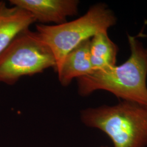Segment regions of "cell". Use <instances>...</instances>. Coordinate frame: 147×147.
Instances as JSON below:
<instances>
[{"label":"cell","instance_id":"1","mask_svg":"<svg viewBox=\"0 0 147 147\" xmlns=\"http://www.w3.org/2000/svg\"><path fill=\"white\" fill-rule=\"evenodd\" d=\"M128 41L131 54L127 61L77 79L79 94L104 90L122 100L147 105V49L136 37L128 36Z\"/></svg>","mask_w":147,"mask_h":147},{"label":"cell","instance_id":"2","mask_svg":"<svg viewBox=\"0 0 147 147\" xmlns=\"http://www.w3.org/2000/svg\"><path fill=\"white\" fill-rule=\"evenodd\" d=\"M81 120L105 133L115 147H147V105L122 100L83 111Z\"/></svg>","mask_w":147,"mask_h":147},{"label":"cell","instance_id":"3","mask_svg":"<svg viewBox=\"0 0 147 147\" xmlns=\"http://www.w3.org/2000/svg\"><path fill=\"white\" fill-rule=\"evenodd\" d=\"M115 14L104 3L92 5L84 16L59 25H36L37 32L51 50L57 71L66 55L84 40L115 25Z\"/></svg>","mask_w":147,"mask_h":147},{"label":"cell","instance_id":"4","mask_svg":"<svg viewBox=\"0 0 147 147\" xmlns=\"http://www.w3.org/2000/svg\"><path fill=\"white\" fill-rule=\"evenodd\" d=\"M56 69L51 50L37 32H21L0 53V83L13 85L23 76Z\"/></svg>","mask_w":147,"mask_h":147},{"label":"cell","instance_id":"5","mask_svg":"<svg viewBox=\"0 0 147 147\" xmlns=\"http://www.w3.org/2000/svg\"><path fill=\"white\" fill-rule=\"evenodd\" d=\"M9 2L28 11L36 22L55 25L65 23L68 17L77 15L80 3L77 0H11Z\"/></svg>","mask_w":147,"mask_h":147},{"label":"cell","instance_id":"6","mask_svg":"<svg viewBox=\"0 0 147 147\" xmlns=\"http://www.w3.org/2000/svg\"><path fill=\"white\" fill-rule=\"evenodd\" d=\"M34 22L28 11L16 6L8 7L0 1V53L18 34Z\"/></svg>","mask_w":147,"mask_h":147},{"label":"cell","instance_id":"7","mask_svg":"<svg viewBox=\"0 0 147 147\" xmlns=\"http://www.w3.org/2000/svg\"><path fill=\"white\" fill-rule=\"evenodd\" d=\"M90 39L80 44L66 55L57 70L58 79L63 86H68L74 79L93 72L90 62L89 45Z\"/></svg>","mask_w":147,"mask_h":147},{"label":"cell","instance_id":"8","mask_svg":"<svg viewBox=\"0 0 147 147\" xmlns=\"http://www.w3.org/2000/svg\"><path fill=\"white\" fill-rule=\"evenodd\" d=\"M118 48L107 31L99 32L90 38L89 53L93 71L116 65Z\"/></svg>","mask_w":147,"mask_h":147},{"label":"cell","instance_id":"9","mask_svg":"<svg viewBox=\"0 0 147 147\" xmlns=\"http://www.w3.org/2000/svg\"></svg>","mask_w":147,"mask_h":147}]
</instances>
